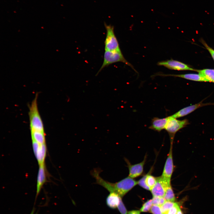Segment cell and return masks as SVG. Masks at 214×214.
<instances>
[{"mask_svg": "<svg viewBox=\"0 0 214 214\" xmlns=\"http://www.w3.org/2000/svg\"><path fill=\"white\" fill-rule=\"evenodd\" d=\"M196 71L205 77L209 82H214V69H204Z\"/></svg>", "mask_w": 214, "mask_h": 214, "instance_id": "cell-17", "label": "cell"}, {"mask_svg": "<svg viewBox=\"0 0 214 214\" xmlns=\"http://www.w3.org/2000/svg\"><path fill=\"white\" fill-rule=\"evenodd\" d=\"M46 153L45 143L40 144L36 154L35 155L39 165L45 163Z\"/></svg>", "mask_w": 214, "mask_h": 214, "instance_id": "cell-15", "label": "cell"}, {"mask_svg": "<svg viewBox=\"0 0 214 214\" xmlns=\"http://www.w3.org/2000/svg\"><path fill=\"white\" fill-rule=\"evenodd\" d=\"M171 185L160 176L156 178V182L153 188L150 191L153 196L163 197L166 190L168 186Z\"/></svg>", "mask_w": 214, "mask_h": 214, "instance_id": "cell-8", "label": "cell"}, {"mask_svg": "<svg viewBox=\"0 0 214 214\" xmlns=\"http://www.w3.org/2000/svg\"><path fill=\"white\" fill-rule=\"evenodd\" d=\"M117 208L121 214H127V210L121 199L120 200Z\"/></svg>", "mask_w": 214, "mask_h": 214, "instance_id": "cell-24", "label": "cell"}, {"mask_svg": "<svg viewBox=\"0 0 214 214\" xmlns=\"http://www.w3.org/2000/svg\"><path fill=\"white\" fill-rule=\"evenodd\" d=\"M146 175L138 181V184L142 188L147 190H150L149 188L146 185L145 182Z\"/></svg>", "mask_w": 214, "mask_h": 214, "instance_id": "cell-25", "label": "cell"}, {"mask_svg": "<svg viewBox=\"0 0 214 214\" xmlns=\"http://www.w3.org/2000/svg\"><path fill=\"white\" fill-rule=\"evenodd\" d=\"M38 94L29 106V115L31 130L44 132L43 123L40 114L38 107L37 99Z\"/></svg>", "mask_w": 214, "mask_h": 214, "instance_id": "cell-2", "label": "cell"}, {"mask_svg": "<svg viewBox=\"0 0 214 214\" xmlns=\"http://www.w3.org/2000/svg\"><path fill=\"white\" fill-rule=\"evenodd\" d=\"M209 104L210 103H203L200 102L184 108L171 116L175 118L181 117L189 114L200 107Z\"/></svg>", "mask_w": 214, "mask_h": 214, "instance_id": "cell-11", "label": "cell"}, {"mask_svg": "<svg viewBox=\"0 0 214 214\" xmlns=\"http://www.w3.org/2000/svg\"><path fill=\"white\" fill-rule=\"evenodd\" d=\"M32 140L40 144L45 143V134L44 132L31 130Z\"/></svg>", "mask_w": 214, "mask_h": 214, "instance_id": "cell-16", "label": "cell"}, {"mask_svg": "<svg viewBox=\"0 0 214 214\" xmlns=\"http://www.w3.org/2000/svg\"><path fill=\"white\" fill-rule=\"evenodd\" d=\"M122 62L130 66L134 70L133 67L125 59L121 51H105L102 65L97 73H99L104 68L116 62Z\"/></svg>", "mask_w": 214, "mask_h": 214, "instance_id": "cell-3", "label": "cell"}, {"mask_svg": "<svg viewBox=\"0 0 214 214\" xmlns=\"http://www.w3.org/2000/svg\"><path fill=\"white\" fill-rule=\"evenodd\" d=\"M179 207L178 204L176 203L175 205L169 210L167 214H177Z\"/></svg>", "mask_w": 214, "mask_h": 214, "instance_id": "cell-26", "label": "cell"}, {"mask_svg": "<svg viewBox=\"0 0 214 214\" xmlns=\"http://www.w3.org/2000/svg\"><path fill=\"white\" fill-rule=\"evenodd\" d=\"M106 30V36L105 41V51H121L119 45L114 34V27L111 25L104 23Z\"/></svg>", "mask_w": 214, "mask_h": 214, "instance_id": "cell-4", "label": "cell"}, {"mask_svg": "<svg viewBox=\"0 0 214 214\" xmlns=\"http://www.w3.org/2000/svg\"><path fill=\"white\" fill-rule=\"evenodd\" d=\"M137 184L138 181L128 176L115 183L106 181L103 187L110 193H115L122 197Z\"/></svg>", "mask_w": 214, "mask_h": 214, "instance_id": "cell-1", "label": "cell"}, {"mask_svg": "<svg viewBox=\"0 0 214 214\" xmlns=\"http://www.w3.org/2000/svg\"><path fill=\"white\" fill-rule=\"evenodd\" d=\"M159 66H164L169 69L178 70H196L189 67L186 64L180 62L172 59L162 61L158 63Z\"/></svg>", "mask_w": 214, "mask_h": 214, "instance_id": "cell-7", "label": "cell"}, {"mask_svg": "<svg viewBox=\"0 0 214 214\" xmlns=\"http://www.w3.org/2000/svg\"><path fill=\"white\" fill-rule=\"evenodd\" d=\"M152 199L148 200L143 204L140 209V211L147 212L149 211L152 206Z\"/></svg>", "mask_w": 214, "mask_h": 214, "instance_id": "cell-22", "label": "cell"}, {"mask_svg": "<svg viewBox=\"0 0 214 214\" xmlns=\"http://www.w3.org/2000/svg\"><path fill=\"white\" fill-rule=\"evenodd\" d=\"M46 181L45 164L39 165L37 180L36 197L39 193L44 184Z\"/></svg>", "mask_w": 214, "mask_h": 214, "instance_id": "cell-12", "label": "cell"}, {"mask_svg": "<svg viewBox=\"0 0 214 214\" xmlns=\"http://www.w3.org/2000/svg\"><path fill=\"white\" fill-rule=\"evenodd\" d=\"M150 212L153 214H163L160 207L155 205L152 206L150 210Z\"/></svg>", "mask_w": 214, "mask_h": 214, "instance_id": "cell-23", "label": "cell"}, {"mask_svg": "<svg viewBox=\"0 0 214 214\" xmlns=\"http://www.w3.org/2000/svg\"><path fill=\"white\" fill-rule=\"evenodd\" d=\"M110 193L106 198V204L109 208L115 209L117 207L121 197L115 193Z\"/></svg>", "mask_w": 214, "mask_h": 214, "instance_id": "cell-14", "label": "cell"}, {"mask_svg": "<svg viewBox=\"0 0 214 214\" xmlns=\"http://www.w3.org/2000/svg\"><path fill=\"white\" fill-rule=\"evenodd\" d=\"M202 43L206 48L209 51L214 60V50L209 46L204 41H202Z\"/></svg>", "mask_w": 214, "mask_h": 214, "instance_id": "cell-27", "label": "cell"}, {"mask_svg": "<svg viewBox=\"0 0 214 214\" xmlns=\"http://www.w3.org/2000/svg\"><path fill=\"white\" fill-rule=\"evenodd\" d=\"M168 118L169 117L162 118L154 117L152 120L149 128L159 132L160 131L165 129Z\"/></svg>", "mask_w": 214, "mask_h": 214, "instance_id": "cell-13", "label": "cell"}, {"mask_svg": "<svg viewBox=\"0 0 214 214\" xmlns=\"http://www.w3.org/2000/svg\"><path fill=\"white\" fill-rule=\"evenodd\" d=\"M176 203L166 201L160 206L163 214H167L169 210L175 205Z\"/></svg>", "mask_w": 214, "mask_h": 214, "instance_id": "cell-20", "label": "cell"}, {"mask_svg": "<svg viewBox=\"0 0 214 214\" xmlns=\"http://www.w3.org/2000/svg\"><path fill=\"white\" fill-rule=\"evenodd\" d=\"M34 210L33 209L30 214H35L34 213Z\"/></svg>", "mask_w": 214, "mask_h": 214, "instance_id": "cell-30", "label": "cell"}, {"mask_svg": "<svg viewBox=\"0 0 214 214\" xmlns=\"http://www.w3.org/2000/svg\"><path fill=\"white\" fill-rule=\"evenodd\" d=\"M153 204L159 206L162 205L166 201L163 197L153 196L152 199Z\"/></svg>", "mask_w": 214, "mask_h": 214, "instance_id": "cell-21", "label": "cell"}, {"mask_svg": "<svg viewBox=\"0 0 214 214\" xmlns=\"http://www.w3.org/2000/svg\"><path fill=\"white\" fill-rule=\"evenodd\" d=\"M163 197L166 201L174 202L175 201V197L171 185L167 188Z\"/></svg>", "mask_w": 214, "mask_h": 214, "instance_id": "cell-18", "label": "cell"}, {"mask_svg": "<svg viewBox=\"0 0 214 214\" xmlns=\"http://www.w3.org/2000/svg\"><path fill=\"white\" fill-rule=\"evenodd\" d=\"M156 182V178L150 174L146 175L145 182L146 185L149 188L150 191L153 188Z\"/></svg>", "mask_w": 214, "mask_h": 214, "instance_id": "cell-19", "label": "cell"}, {"mask_svg": "<svg viewBox=\"0 0 214 214\" xmlns=\"http://www.w3.org/2000/svg\"><path fill=\"white\" fill-rule=\"evenodd\" d=\"M156 75L163 76H172L178 77L195 81L209 82L208 80L205 77L199 73L198 74L189 73L178 75L159 73L157 74Z\"/></svg>", "mask_w": 214, "mask_h": 214, "instance_id": "cell-10", "label": "cell"}, {"mask_svg": "<svg viewBox=\"0 0 214 214\" xmlns=\"http://www.w3.org/2000/svg\"><path fill=\"white\" fill-rule=\"evenodd\" d=\"M177 214H183L182 210L180 209V207H179L178 208Z\"/></svg>", "mask_w": 214, "mask_h": 214, "instance_id": "cell-29", "label": "cell"}, {"mask_svg": "<svg viewBox=\"0 0 214 214\" xmlns=\"http://www.w3.org/2000/svg\"><path fill=\"white\" fill-rule=\"evenodd\" d=\"M146 157L141 162L135 164L131 165L128 160L125 159L128 168L129 174V176L134 178L137 177L141 175L143 171L144 166V165Z\"/></svg>", "mask_w": 214, "mask_h": 214, "instance_id": "cell-9", "label": "cell"}, {"mask_svg": "<svg viewBox=\"0 0 214 214\" xmlns=\"http://www.w3.org/2000/svg\"><path fill=\"white\" fill-rule=\"evenodd\" d=\"M173 142V141H171L169 152L161 176L164 180L169 183H171V178L174 169L172 156Z\"/></svg>", "mask_w": 214, "mask_h": 214, "instance_id": "cell-6", "label": "cell"}, {"mask_svg": "<svg viewBox=\"0 0 214 214\" xmlns=\"http://www.w3.org/2000/svg\"><path fill=\"white\" fill-rule=\"evenodd\" d=\"M188 123V122L187 119L179 120L171 116H169L165 129L169 134L170 141H173L175 133L185 127Z\"/></svg>", "mask_w": 214, "mask_h": 214, "instance_id": "cell-5", "label": "cell"}, {"mask_svg": "<svg viewBox=\"0 0 214 214\" xmlns=\"http://www.w3.org/2000/svg\"><path fill=\"white\" fill-rule=\"evenodd\" d=\"M128 214H140V211L138 210H133L129 211Z\"/></svg>", "mask_w": 214, "mask_h": 214, "instance_id": "cell-28", "label": "cell"}]
</instances>
